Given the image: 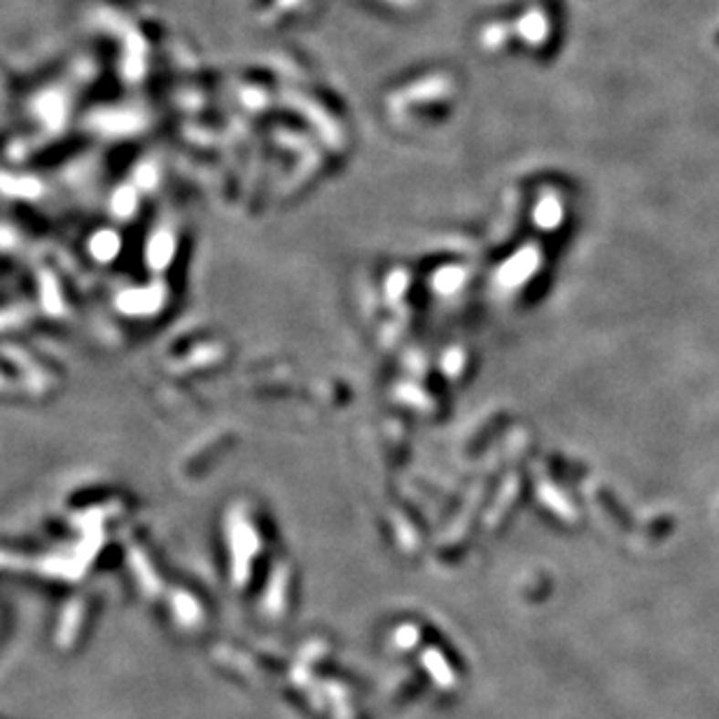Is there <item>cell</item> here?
I'll list each match as a JSON object with an SVG mask.
<instances>
[{"mask_svg":"<svg viewBox=\"0 0 719 719\" xmlns=\"http://www.w3.org/2000/svg\"><path fill=\"white\" fill-rule=\"evenodd\" d=\"M717 40H719V33H717Z\"/></svg>","mask_w":719,"mask_h":719,"instance_id":"obj_1","label":"cell"}]
</instances>
